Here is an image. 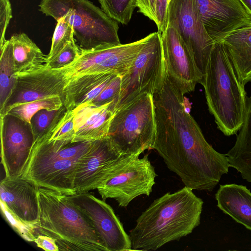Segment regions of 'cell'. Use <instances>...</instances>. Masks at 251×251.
Masks as SVG:
<instances>
[{
    "label": "cell",
    "instance_id": "14",
    "mask_svg": "<svg viewBox=\"0 0 251 251\" xmlns=\"http://www.w3.org/2000/svg\"><path fill=\"white\" fill-rule=\"evenodd\" d=\"M162 45L166 72L171 80L183 94L194 91L203 75L194 56L176 30L168 25L162 33Z\"/></svg>",
    "mask_w": 251,
    "mask_h": 251
},
{
    "label": "cell",
    "instance_id": "33",
    "mask_svg": "<svg viewBox=\"0 0 251 251\" xmlns=\"http://www.w3.org/2000/svg\"><path fill=\"white\" fill-rule=\"evenodd\" d=\"M12 18V8L10 0H0V46L7 40L5 37V32Z\"/></svg>",
    "mask_w": 251,
    "mask_h": 251
},
{
    "label": "cell",
    "instance_id": "7",
    "mask_svg": "<svg viewBox=\"0 0 251 251\" xmlns=\"http://www.w3.org/2000/svg\"><path fill=\"white\" fill-rule=\"evenodd\" d=\"M156 126L153 96L145 94L117 110L107 137L123 154L153 149Z\"/></svg>",
    "mask_w": 251,
    "mask_h": 251
},
{
    "label": "cell",
    "instance_id": "25",
    "mask_svg": "<svg viewBox=\"0 0 251 251\" xmlns=\"http://www.w3.org/2000/svg\"><path fill=\"white\" fill-rule=\"evenodd\" d=\"M0 116H2L14 90L16 75L12 47L9 40L0 46Z\"/></svg>",
    "mask_w": 251,
    "mask_h": 251
},
{
    "label": "cell",
    "instance_id": "20",
    "mask_svg": "<svg viewBox=\"0 0 251 251\" xmlns=\"http://www.w3.org/2000/svg\"><path fill=\"white\" fill-rule=\"evenodd\" d=\"M117 75L97 73L70 78L64 88L63 104L67 109H73L80 104L91 102Z\"/></svg>",
    "mask_w": 251,
    "mask_h": 251
},
{
    "label": "cell",
    "instance_id": "17",
    "mask_svg": "<svg viewBox=\"0 0 251 251\" xmlns=\"http://www.w3.org/2000/svg\"><path fill=\"white\" fill-rule=\"evenodd\" d=\"M123 155L107 137L94 141L75 170L74 183L76 194L97 189L108 168Z\"/></svg>",
    "mask_w": 251,
    "mask_h": 251
},
{
    "label": "cell",
    "instance_id": "19",
    "mask_svg": "<svg viewBox=\"0 0 251 251\" xmlns=\"http://www.w3.org/2000/svg\"><path fill=\"white\" fill-rule=\"evenodd\" d=\"M112 102L100 106L84 103L73 109L75 130L73 143L93 141L107 137L114 114Z\"/></svg>",
    "mask_w": 251,
    "mask_h": 251
},
{
    "label": "cell",
    "instance_id": "26",
    "mask_svg": "<svg viewBox=\"0 0 251 251\" xmlns=\"http://www.w3.org/2000/svg\"><path fill=\"white\" fill-rule=\"evenodd\" d=\"M63 99L59 96L21 103L13 107L6 114L12 115L30 125L33 116L42 109H59L63 105Z\"/></svg>",
    "mask_w": 251,
    "mask_h": 251
},
{
    "label": "cell",
    "instance_id": "3",
    "mask_svg": "<svg viewBox=\"0 0 251 251\" xmlns=\"http://www.w3.org/2000/svg\"><path fill=\"white\" fill-rule=\"evenodd\" d=\"M201 84L217 128L226 136L236 134L244 122L246 92L221 42L214 44Z\"/></svg>",
    "mask_w": 251,
    "mask_h": 251
},
{
    "label": "cell",
    "instance_id": "11",
    "mask_svg": "<svg viewBox=\"0 0 251 251\" xmlns=\"http://www.w3.org/2000/svg\"><path fill=\"white\" fill-rule=\"evenodd\" d=\"M148 35L137 41L112 47L81 50L79 56L64 67L68 79L90 74L112 73L123 75L130 69L148 39Z\"/></svg>",
    "mask_w": 251,
    "mask_h": 251
},
{
    "label": "cell",
    "instance_id": "8",
    "mask_svg": "<svg viewBox=\"0 0 251 251\" xmlns=\"http://www.w3.org/2000/svg\"><path fill=\"white\" fill-rule=\"evenodd\" d=\"M123 155L104 173L97 190L103 200L113 199L126 207L135 198L149 196L157 176L149 154Z\"/></svg>",
    "mask_w": 251,
    "mask_h": 251
},
{
    "label": "cell",
    "instance_id": "27",
    "mask_svg": "<svg viewBox=\"0 0 251 251\" xmlns=\"http://www.w3.org/2000/svg\"><path fill=\"white\" fill-rule=\"evenodd\" d=\"M101 9L123 25L130 21L135 8L134 0H98Z\"/></svg>",
    "mask_w": 251,
    "mask_h": 251
},
{
    "label": "cell",
    "instance_id": "9",
    "mask_svg": "<svg viewBox=\"0 0 251 251\" xmlns=\"http://www.w3.org/2000/svg\"><path fill=\"white\" fill-rule=\"evenodd\" d=\"M129 70L122 76L120 94L113 105L114 113L139 97L153 96L161 88L166 74L162 45V33L148 35Z\"/></svg>",
    "mask_w": 251,
    "mask_h": 251
},
{
    "label": "cell",
    "instance_id": "16",
    "mask_svg": "<svg viewBox=\"0 0 251 251\" xmlns=\"http://www.w3.org/2000/svg\"><path fill=\"white\" fill-rule=\"evenodd\" d=\"M205 28L214 43L251 25V14L240 0H196Z\"/></svg>",
    "mask_w": 251,
    "mask_h": 251
},
{
    "label": "cell",
    "instance_id": "15",
    "mask_svg": "<svg viewBox=\"0 0 251 251\" xmlns=\"http://www.w3.org/2000/svg\"><path fill=\"white\" fill-rule=\"evenodd\" d=\"M1 158L5 176H21L34 143L31 125L9 114L0 117Z\"/></svg>",
    "mask_w": 251,
    "mask_h": 251
},
{
    "label": "cell",
    "instance_id": "32",
    "mask_svg": "<svg viewBox=\"0 0 251 251\" xmlns=\"http://www.w3.org/2000/svg\"><path fill=\"white\" fill-rule=\"evenodd\" d=\"M122 76L116 75L107 85L99 95L91 103L100 106L112 102L117 99L121 89Z\"/></svg>",
    "mask_w": 251,
    "mask_h": 251
},
{
    "label": "cell",
    "instance_id": "5",
    "mask_svg": "<svg viewBox=\"0 0 251 251\" xmlns=\"http://www.w3.org/2000/svg\"><path fill=\"white\" fill-rule=\"evenodd\" d=\"M93 141L67 143L37 138L21 176L38 187L74 195L75 170Z\"/></svg>",
    "mask_w": 251,
    "mask_h": 251
},
{
    "label": "cell",
    "instance_id": "24",
    "mask_svg": "<svg viewBox=\"0 0 251 251\" xmlns=\"http://www.w3.org/2000/svg\"><path fill=\"white\" fill-rule=\"evenodd\" d=\"M226 155L233 163L251 170V95L247 97L243 125L234 145Z\"/></svg>",
    "mask_w": 251,
    "mask_h": 251
},
{
    "label": "cell",
    "instance_id": "21",
    "mask_svg": "<svg viewBox=\"0 0 251 251\" xmlns=\"http://www.w3.org/2000/svg\"><path fill=\"white\" fill-rule=\"evenodd\" d=\"M217 206L251 231V192L245 186L220 185L215 194Z\"/></svg>",
    "mask_w": 251,
    "mask_h": 251
},
{
    "label": "cell",
    "instance_id": "2",
    "mask_svg": "<svg viewBox=\"0 0 251 251\" xmlns=\"http://www.w3.org/2000/svg\"><path fill=\"white\" fill-rule=\"evenodd\" d=\"M185 186L155 200L138 217L129 236L132 251H155L191 233L200 224L203 201Z\"/></svg>",
    "mask_w": 251,
    "mask_h": 251
},
{
    "label": "cell",
    "instance_id": "10",
    "mask_svg": "<svg viewBox=\"0 0 251 251\" xmlns=\"http://www.w3.org/2000/svg\"><path fill=\"white\" fill-rule=\"evenodd\" d=\"M168 25L179 34L204 75L215 43L205 28L196 0H170Z\"/></svg>",
    "mask_w": 251,
    "mask_h": 251
},
{
    "label": "cell",
    "instance_id": "36",
    "mask_svg": "<svg viewBox=\"0 0 251 251\" xmlns=\"http://www.w3.org/2000/svg\"><path fill=\"white\" fill-rule=\"evenodd\" d=\"M37 247L46 251H58L59 248L53 238L45 235H39L34 241Z\"/></svg>",
    "mask_w": 251,
    "mask_h": 251
},
{
    "label": "cell",
    "instance_id": "35",
    "mask_svg": "<svg viewBox=\"0 0 251 251\" xmlns=\"http://www.w3.org/2000/svg\"><path fill=\"white\" fill-rule=\"evenodd\" d=\"M135 6L138 7L139 11L144 16L156 23L155 14L156 0H134Z\"/></svg>",
    "mask_w": 251,
    "mask_h": 251
},
{
    "label": "cell",
    "instance_id": "13",
    "mask_svg": "<svg viewBox=\"0 0 251 251\" xmlns=\"http://www.w3.org/2000/svg\"><path fill=\"white\" fill-rule=\"evenodd\" d=\"M16 75L14 90L0 117L21 103L57 96L63 101L64 88L69 80L64 68L53 69L46 65L37 70Z\"/></svg>",
    "mask_w": 251,
    "mask_h": 251
},
{
    "label": "cell",
    "instance_id": "30",
    "mask_svg": "<svg viewBox=\"0 0 251 251\" xmlns=\"http://www.w3.org/2000/svg\"><path fill=\"white\" fill-rule=\"evenodd\" d=\"M63 105L58 110H40L33 116L30 121V125L34 141L41 137L47 131L60 113Z\"/></svg>",
    "mask_w": 251,
    "mask_h": 251
},
{
    "label": "cell",
    "instance_id": "34",
    "mask_svg": "<svg viewBox=\"0 0 251 251\" xmlns=\"http://www.w3.org/2000/svg\"><path fill=\"white\" fill-rule=\"evenodd\" d=\"M169 0H156L155 14L156 23L155 24L159 31L164 32L168 26V7Z\"/></svg>",
    "mask_w": 251,
    "mask_h": 251
},
{
    "label": "cell",
    "instance_id": "38",
    "mask_svg": "<svg viewBox=\"0 0 251 251\" xmlns=\"http://www.w3.org/2000/svg\"><path fill=\"white\" fill-rule=\"evenodd\" d=\"M169 1H170V0H169Z\"/></svg>",
    "mask_w": 251,
    "mask_h": 251
},
{
    "label": "cell",
    "instance_id": "37",
    "mask_svg": "<svg viewBox=\"0 0 251 251\" xmlns=\"http://www.w3.org/2000/svg\"><path fill=\"white\" fill-rule=\"evenodd\" d=\"M246 8L251 14V0H240Z\"/></svg>",
    "mask_w": 251,
    "mask_h": 251
},
{
    "label": "cell",
    "instance_id": "12",
    "mask_svg": "<svg viewBox=\"0 0 251 251\" xmlns=\"http://www.w3.org/2000/svg\"><path fill=\"white\" fill-rule=\"evenodd\" d=\"M94 226L107 251H132L129 235L112 207L87 193L68 196Z\"/></svg>",
    "mask_w": 251,
    "mask_h": 251
},
{
    "label": "cell",
    "instance_id": "18",
    "mask_svg": "<svg viewBox=\"0 0 251 251\" xmlns=\"http://www.w3.org/2000/svg\"><path fill=\"white\" fill-rule=\"evenodd\" d=\"M38 188L21 176H5L0 183V201L23 221L38 228Z\"/></svg>",
    "mask_w": 251,
    "mask_h": 251
},
{
    "label": "cell",
    "instance_id": "29",
    "mask_svg": "<svg viewBox=\"0 0 251 251\" xmlns=\"http://www.w3.org/2000/svg\"><path fill=\"white\" fill-rule=\"evenodd\" d=\"M0 203L3 217L15 231L25 240L34 242L38 227L23 221L13 214L1 201H0Z\"/></svg>",
    "mask_w": 251,
    "mask_h": 251
},
{
    "label": "cell",
    "instance_id": "1",
    "mask_svg": "<svg viewBox=\"0 0 251 251\" xmlns=\"http://www.w3.org/2000/svg\"><path fill=\"white\" fill-rule=\"evenodd\" d=\"M184 95L166 73L161 89L153 95L156 126L153 149L185 186L211 191L228 173V159L206 140L186 106Z\"/></svg>",
    "mask_w": 251,
    "mask_h": 251
},
{
    "label": "cell",
    "instance_id": "22",
    "mask_svg": "<svg viewBox=\"0 0 251 251\" xmlns=\"http://www.w3.org/2000/svg\"><path fill=\"white\" fill-rule=\"evenodd\" d=\"M221 42L231 59L241 82L245 86L251 82V25L233 31Z\"/></svg>",
    "mask_w": 251,
    "mask_h": 251
},
{
    "label": "cell",
    "instance_id": "31",
    "mask_svg": "<svg viewBox=\"0 0 251 251\" xmlns=\"http://www.w3.org/2000/svg\"><path fill=\"white\" fill-rule=\"evenodd\" d=\"M81 50L75 40L69 43L52 60L48 61L47 65L53 69H59L73 63L80 55Z\"/></svg>",
    "mask_w": 251,
    "mask_h": 251
},
{
    "label": "cell",
    "instance_id": "6",
    "mask_svg": "<svg viewBox=\"0 0 251 251\" xmlns=\"http://www.w3.org/2000/svg\"><path fill=\"white\" fill-rule=\"evenodd\" d=\"M39 10L56 21L64 17L73 26L81 50L102 49L121 44L118 22L89 0H42Z\"/></svg>",
    "mask_w": 251,
    "mask_h": 251
},
{
    "label": "cell",
    "instance_id": "28",
    "mask_svg": "<svg viewBox=\"0 0 251 251\" xmlns=\"http://www.w3.org/2000/svg\"><path fill=\"white\" fill-rule=\"evenodd\" d=\"M75 39L73 26L64 17L59 18L53 34L50 50L47 55V62L55 58L69 43Z\"/></svg>",
    "mask_w": 251,
    "mask_h": 251
},
{
    "label": "cell",
    "instance_id": "4",
    "mask_svg": "<svg viewBox=\"0 0 251 251\" xmlns=\"http://www.w3.org/2000/svg\"><path fill=\"white\" fill-rule=\"evenodd\" d=\"M38 231L55 239L59 251H107L89 219L68 196L39 187Z\"/></svg>",
    "mask_w": 251,
    "mask_h": 251
},
{
    "label": "cell",
    "instance_id": "23",
    "mask_svg": "<svg viewBox=\"0 0 251 251\" xmlns=\"http://www.w3.org/2000/svg\"><path fill=\"white\" fill-rule=\"evenodd\" d=\"M11 44L15 74L28 73L47 65V55L25 33L13 35Z\"/></svg>",
    "mask_w": 251,
    "mask_h": 251
}]
</instances>
